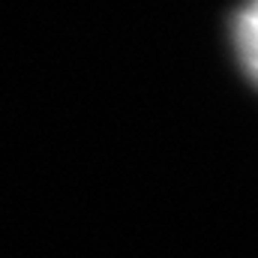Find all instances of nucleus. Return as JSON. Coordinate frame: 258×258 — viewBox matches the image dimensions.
<instances>
[{"label": "nucleus", "mask_w": 258, "mask_h": 258, "mask_svg": "<svg viewBox=\"0 0 258 258\" xmlns=\"http://www.w3.org/2000/svg\"><path fill=\"white\" fill-rule=\"evenodd\" d=\"M234 45H237V54L246 66V72L258 84V0H246V6L237 12Z\"/></svg>", "instance_id": "f257e3e1"}]
</instances>
